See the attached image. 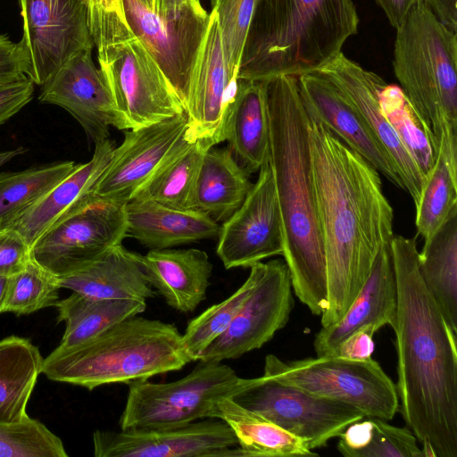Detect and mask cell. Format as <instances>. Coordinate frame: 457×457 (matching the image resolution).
<instances>
[{
    "label": "cell",
    "mask_w": 457,
    "mask_h": 457,
    "mask_svg": "<svg viewBox=\"0 0 457 457\" xmlns=\"http://www.w3.org/2000/svg\"><path fill=\"white\" fill-rule=\"evenodd\" d=\"M154 12L162 17H173L183 12L207 13L199 0H154Z\"/></svg>",
    "instance_id": "47"
},
{
    "label": "cell",
    "mask_w": 457,
    "mask_h": 457,
    "mask_svg": "<svg viewBox=\"0 0 457 457\" xmlns=\"http://www.w3.org/2000/svg\"><path fill=\"white\" fill-rule=\"evenodd\" d=\"M293 307L287 263L280 259L263 262L259 279L229 327L204 351L199 361L237 359L261 348L287 325Z\"/></svg>",
    "instance_id": "13"
},
{
    "label": "cell",
    "mask_w": 457,
    "mask_h": 457,
    "mask_svg": "<svg viewBox=\"0 0 457 457\" xmlns=\"http://www.w3.org/2000/svg\"><path fill=\"white\" fill-rule=\"evenodd\" d=\"M24 74L42 86L74 54L93 50L87 0H19Z\"/></svg>",
    "instance_id": "12"
},
{
    "label": "cell",
    "mask_w": 457,
    "mask_h": 457,
    "mask_svg": "<svg viewBox=\"0 0 457 457\" xmlns=\"http://www.w3.org/2000/svg\"><path fill=\"white\" fill-rule=\"evenodd\" d=\"M34 88L35 84L26 75L0 83V126L32 100Z\"/></svg>",
    "instance_id": "44"
},
{
    "label": "cell",
    "mask_w": 457,
    "mask_h": 457,
    "mask_svg": "<svg viewBox=\"0 0 457 457\" xmlns=\"http://www.w3.org/2000/svg\"><path fill=\"white\" fill-rule=\"evenodd\" d=\"M237 79L227 69L216 13H210L208 29L194 71L185 138L212 147L224 141L225 123L234 98Z\"/></svg>",
    "instance_id": "19"
},
{
    "label": "cell",
    "mask_w": 457,
    "mask_h": 457,
    "mask_svg": "<svg viewBox=\"0 0 457 457\" xmlns=\"http://www.w3.org/2000/svg\"><path fill=\"white\" fill-rule=\"evenodd\" d=\"M43 361L38 347L29 339L10 336L0 340V423L29 418L27 406Z\"/></svg>",
    "instance_id": "31"
},
{
    "label": "cell",
    "mask_w": 457,
    "mask_h": 457,
    "mask_svg": "<svg viewBox=\"0 0 457 457\" xmlns=\"http://www.w3.org/2000/svg\"><path fill=\"white\" fill-rule=\"evenodd\" d=\"M393 68L435 148L457 137V33L419 0L396 29Z\"/></svg>",
    "instance_id": "6"
},
{
    "label": "cell",
    "mask_w": 457,
    "mask_h": 457,
    "mask_svg": "<svg viewBox=\"0 0 457 457\" xmlns=\"http://www.w3.org/2000/svg\"><path fill=\"white\" fill-rule=\"evenodd\" d=\"M30 245L14 228L0 229V276L21 271L30 260Z\"/></svg>",
    "instance_id": "43"
},
{
    "label": "cell",
    "mask_w": 457,
    "mask_h": 457,
    "mask_svg": "<svg viewBox=\"0 0 457 457\" xmlns=\"http://www.w3.org/2000/svg\"><path fill=\"white\" fill-rule=\"evenodd\" d=\"M239 381L236 371L222 361H199L189 374L173 382H131L120 428L169 429L207 419L213 402L230 397Z\"/></svg>",
    "instance_id": "8"
},
{
    "label": "cell",
    "mask_w": 457,
    "mask_h": 457,
    "mask_svg": "<svg viewBox=\"0 0 457 457\" xmlns=\"http://www.w3.org/2000/svg\"><path fill=\"white\" fill-rule=\"evenodd\" d=\"M123 5L131 32L154 59L186 112L210 13L187 12L162 17L137 0H123Z\"/></svg>",
    "instance_id": "14"
},
{
    "label": "cell",
    "mask_w": 457,
    "mask_h": 457,
    "mask_svg": "<svg viewBox=\"0 0 457 457\" xmlns=\"http://www.w3.org/2000/svg\"><path fill=\"white\" fill-rule=\"evenodd\" d=\"M309 146L326 260L324 328L343 318L391 244L394 212L378 171L310 118Z\"/></svg>",
    "instance_id": "1"
},
{
    "label": "cell",
    "mask_w": 457,
    "mask_h": 457,
    "mask_svg": "<svg viewBox=\"0 0 457 457\" xmlns=\"http://www.w3.org/2000/svg\"><path fill=\"white\" fill-rule=\"evenodd\" d=\"M225 140L248 175L269 161L270 125L263 81L237 78L225 123Z\"/></svg>",
    "instance_id": "27"
},
{
    "label": "cell",
    "mask_w": 457,
    "mask_h": 457,
    "mask_svg": "<svg viewBox=\"0 0 457 457\" xmlns=\"http://www.w3.org/2000/svg\"><path fill=\"white\" fill-rule=\"evenodd\" d=\"M9 277L0 276V313H3V305L5 297Z\"/></svg>",
    "instance_id": "51"
},
{
    "label": "cell",
    "mask_w": 457,
    "mask_h": 457,
    "mask_svg": "<svg viewBox=\"0 0 457 457\" xmlns=\"http://www.w3.org/2000/svg\"><path fill=\"white\" fill-rule=\"evenodd\" d=\"M98 62L121 129L146 127L186 112L172 86L136 36L114 46Z\"/></svg>",
    "instance_id": "10"
},
{
    "label": "cell",
    "mask_w": 457,
    "mask_h": 457,
    "mask_svg": "<svg viewBox=\"0 0 457 457\" xmlns=\"http://www.w3.org/2000/svg\"><path fill=\"white\" fill-rule=\"evenodd\" d=\"M262 81L270 125L269 162L282 220V255L294 293L312 314L321 315L327 307L326 260L312 181L309 116L296 77Z\"/></svg>",
    "instance_id": "3"
},
{
    "label": "cell",
    "mask_w": 457,
    "mask_h": 457,
    "mask_svg": "<svg viewBox=\"0 0 457 457\" xmlns=\"http://www.w3.org/2000/svg\"><path fill=\"white\" fill-rule=\"evenodd\" d=\"M419 0H375L384 11L389 23L395 29L402 23L410 9Z\"/></svg>",
    "instance_id": "49"
},
{
    "label": "cell",
    "mask_w": 457,
    "mask_h": 457,
    "mask_svg": "<svg viewBox=\"0 0 457 457\" xmlns=\"http://www.w3.org/2000/svg\"><path fill=\"white\" fill-rule=\"evenodd\" d=\"M419 252L422 280L445 322L457 335V206Z\"/></svg>",
    "instance_id": "30"
},
{
    "label": "cell",
    "mask_w": 457,
    "mask_h": 457,
    "mask_svg": "<svg viewBox=\"0 0 457 457\" xmlns=\"http://www.w3.org/2000/svg\"><path fill=\"white\" fill-rule=\"evenodd\" d=\"M228 148L210 147L196 179L194 209L216 222L228 220L243 204L253 184Z\"/></svg>",
    "instance_id": "29"
},
{
    "label": "cell",
    "mask_w": 457,
    "mask_h": 457,
    "mask_svg": "<svg viewBox=\"0 0 457 457\" xmlns=\"http://www.w3.org/2000/svg\"><path fill=\"white\" fill-rule=\"evenodd\" d=\"M262 267V262L251 266L249 276L237 290L188 322L181 341L191 361H199L204 351L229 327L259 279Z\"/></svg>",
    "instance_id": "37"
},
{
    "label": "cell",
    "mask_w": 457,
    "mask_h": 457,
    "mask_svg": "<svg viewBox=\"0 0 457 457\" xmlns=\"http://www.w3.org/2000/svg\"><path fill=\"white\" fill-rule=\"evenodd\" d=\"M114 143L109 138L95 144L92 158L76 168L25 212L11 227L31 246L36 239L87 197L107 167Z\"/></svg>",
    "instance_id": "26"
},
{
    "label": "cell",
    "mask_w": 457,
    "mask_h": 457,
    "mask_svg": "<svg viewBox=\"0 0 457 457\" xmlns=\"http://www.w3.org/2000/svg\"><path fill=\"white\" fill-rule=\"evenodd\" d=\"M38 100L62 107L81 126L87 139L97 143L109 138V129H121L109 86L85 50L66 61L41 86Z\"/></svg>",
    "instance_id": "18"
},
{
    "label": "cell",
    "mask_w": 457,
    "mask_h": 457,
    "mask_svg": "<svg viewBox=\"0 0 457 457\" xmlns=\"http://www.w3.org/2000/svg\"><path fill=\"white\" fill-rule=\"evenodd\" d=\"M216 253L226 269L250 268L283 253V230L269 161L240 207L220 226Z\"/></svg>",
    "instance_id": "15"
},
{
    "label": "cell",
    "mask_w": 457,
    "mask_h": 457,
    "mask_svg": "<svg viewBox=\"0 0 457 457\" xmlns=\"http://www.w3.org/2000/svg\"><path fill=\"white\" fill-rule=\"evenodd\" d=\"M23 75L24 64L19 44L0 34V83Z\"/></svg>",
    "instance_id": "46"
},
{
    "label": "cell",
    "mask_w": 457,
    "mask_h": 457,
    "mask_svg": "<svg viewBox=\"0 0 457 457\" xmlns=\"http://www.w3.org/2000/svg\"><path fill=\"white\" fill-rule=\"evenodd\" d=\"M358 25L352 0H257L237 78L262 81L319 70Z\"/></svg>",
    "instance_id": "4"
},
{
    "label": "cell",
    "mask_w": 457,
    "mask_h": 457,
    "mask_svg": "<svg viewBox=\"0 0 457 457\" xmlns=\"http://www.w3.org/2000/svg\"><path fill=\"white\" fill-rule=\"evenodd\" d=\"M457 206V170L438 150L436 164L429 174L416 208V228L425 239L429 237Z\"/></svg>",
    "instance_id": "38"
},
{
    "label": "cell",
    "mask_w": 457,
    "mask_h": 457,
    "mask_svg": "<svg viewBox=\"0 0 457 457\" xmlns=\"http://www.w3.org/2000/svg\"><path fill=\"white\" fill-rule=\"evenodd\" d=\"M187 113L126 131L90 195L126 204L185 136Z\"/></svg>",
    "instance_id": "17"
},
{
    "label": "cell",
    "mask_w": 457,
    "mask_h": 457,
    "mask_svg": "<svg viewBox=\"0 0 457 457\" xmlns=\"http://www.w3.org/2000/svg\"><path fill=\"white\" fill-rule=\"evenodd\" d=\"M126 237L149 249H165L217 237L220 226L207 213L169 207L149 198L134 197L125 204Z\"/></svg>",
    "instance_id": "24"
},
{
    "label": "cell",
    "mask_w": 457,
    "mask_h": 457,
    "mask_svg": "<svg viewBox=\"0 0 457 457\" xmlns=\"http://www.w3.org/2000/svg\"><path fill=\"white\" fill-rule=\"evenodd\" d=\"M138 255L116 245L75 270L56 277L58 286L96 298L146 301L155 294Z\"/></svg>",
    "instance_id": "25"
},
{
    "label": "cell",
    "mask_w": 457,
    "mask_h": 457,
    "mask_svg": "<svg viewBox=\"0 0 457 457\" xmlns=\"http://www.w3.org/2000/svg\"><path fill=\"white\" fill-rule=\"evenodd\" d=\"M230 427L217 418L169 429L96 430V457L242 456Z\"/></svg>",
    "instance_id": "16"
},
{
    "label": "cell",
    "mask_w": 457,
    "mask_h": 457,
    "mask_svg": "<svg viewBox=\"0 0 457 457\" xmlns=\"http://www.w3.org/2000/svg\"><path fill=\"white\" fill-rule=\"evenodd\" d=\"M229 398L301 438L311 450L327 445L364 417L350 404L312 395L266 375L240 378Z\"/></svg>",
    "instance_id": "9"
},
{
    "label": "cell",
    "mask_w": 457,
    "mask_h": 457,
    "mask_svg": "<svg viewBox=\"0 0 457 457\" xmlns=\"http://www.w3.org/2000/svg\"><path fill=\"white\" fill-rule=\"evenodd\" d=\"M190 361L175 325L135 315L78 346L55 348L44 358L42 374L91 391L179 370Z\"/></svg>",
    "instance_id": "5"
},
{
    "label": "cell",
    "mask_w": 457,
    "mask_h": 457,
    "mask_svg": "<svg viewBox=\"0 0 457 457\" xmlns=\"http://www.w3.org/2000/svg\"><path fill=\"white\" fill-rule=\"evenodd\" d=\"M436 18L447 29L457 33L456 0H422Z\"/></svg>",
    "instance_id": "48"
},
{
    "label": "cell",
    "mask_w": 457,
    "mask_h": 457,
    "mask_svg": "<svg viewBox=\"0 0 457 457\" xmlns=\"http://www.w3.org/2000/svg\"><path fill=\"white\" fill-rule=\"evenodd\" d=\"M125 205L88 195L30 246V258L55 277L70 273L126 237Z\"/></svg>",
    "instance_id": "11"
},
{
    "label": "cell",
    "mask_w": 457,
    "mask_h": 457,
    "mask_svg": "<svg viewBox=\"0 0 457 457\" xmlns=\"http://www.w3.org/2000/svg\"><path fill=\"white\" fill-rule=\"evenodd\" d=\"M337 448L345 457H422L417 438L408 428L364 416L339 436Z\"/></svg>",
    "instance_id": "35"
},
{
    "label": "cell",
    "mask_w": 457,
    "mask_h": 457,
    "mask_svg": "<svg viewBox=\"0 0 457 457\" xmlns=\"http://www.w3.org/2000/svg\"><path fill=\"white\" fill-rule=\"evenodd\" d=\"M378 103L383 116L428 180L438 151L414 108L400 87L386 83L379 93Z\"/></svg>",
    "instance_id": "36"
},
{
    "label": "cell",
    "mask_w": 457,
    "mask_h": 457,
    "mask_svg": "<svg viewBox=\"0 0 457 457\" xmlns=\"http://www.w3.org/2000/svg\"><path fill=\"white\" fill-rule=\"evenodd\" d=\"M209 148L204 142H189L184 136L134 197L149 198L175 209H194L196 179Z\"/></svg>",
    "instance_id": "33"
},
{
    "label": "cell",
    "mask_w": 457,
    "mask_h": 457,
    "mask_svg": "<svg viewBox=\"0 0 457 457\" xmlns=\"http://www.w3.org/2000/svg\"><path fill=\"white\" fill-rule=\"evenodd\" d=\"M296 82L309 118L322 124L395 187L403 189L393 161L337 86L319 70L297 76Z\"/></svg>",
    "instance_id": "21"
},
{
    "label": "cell",
    "mask_w": 457,
    "mask_h": 457,
    "mask_svg": "<svg viewBox=\"0 0 457 457\" xmlns=\"http://www.w3.org/2000/svg\"><path fill=\"white\" fill-rule=\"evenodd\" d=\"M77 166L54 162L15 172L0 173V229L12 224Z\"/></svg>",
    "instance_id": "34"
},
{
    "label": "cell",
    "mask_w": 457,
    "mask_h": 457,
    "mask_svg": "<svg viewBox=\"0 0 457 457\" xmlns=\"http://www.w3.org/2000/svg\"><path fill=\"white\" fill-rule=\"evenodd\" d=\"M138 258L151 287L172 309L191 312L206 298L212 263L204 251L150 249Z\"/></svg>",
    "instance_id": "23"
},
{
    "label": "cell",
    "mask_w": 457,
    "mask_h": 457,
    "mask_svg": "<svg viewBox=\"0 0 457 457\" xmlns=\"http://www.w3.org/2000/svg\"><path fill=\"white\" fill-rule=\"evenodd\" d=\"M89 27L98 61L117 45L134 37L126 20L123 0H87Z\"/></svg>",
    "instance_id": "42"
},
{
    "label": "cell",
    "mask_w": 457,
    "mask_h": 457,
    "mask_svg": "<svg viewBox=\"0 0 457 457\" xmlns=\"http://www.w3.org/2000/svg\"><path fill=\"white\" fill-rule=\"evenodd\" d=\"M59 290L57 278L30 259L21 271L9 277L3 313L28 315L54 306Z\"/></svg>",
    "instance_id": "39"
},
{
    "label": "cell",
    "mask_w": 457,
    "mask_h": 457,
    "mask_svg": "<svg viewBox=\"0 0 457 457\" xmlns=\"http://www.w3.org/2000/svg\"><path fill=\"white\" fill-rule=\"evenodd\" d=\"M217 15L227 69L237 78L239 63L257 0H211Z\"/></svg>",
    "instance_id": "41"
},
{
    "label": "cell",
    "mask_w": 457,
    "mask_h": 457,
    "mask_svg": "<svg viewBox=\"0 0 457 457\" xmlns=\"http://www.w3.org/2000/svg\"><path fill=\"white\" fill-rule=\"evenodd\" d=\"M263 375L312 395L350 404L366 417L387 421L398 411L395 384L372 358L356 361L323 355L284 361L268 354Z\"/></svg>",
    "instance_id": "7"
},
{
    "label": "cell",
    "mask_w": 457,
    "mask_h": 457,
    "mask_svg": "<svg viewBox=\"0 0 457 457\" xmlns=\"http://www.w3.org/2000/svg\"><path fill=\"white\" fill-rule=\"evenodd\" d=\"M319 71L337 86L386 150L395 164L403 190L409 193L416 207L427 180L380 111L378 97L385 80L347 58L343 52Z\"/></svg>",
    "instance_id": "20"
},
{
    "label": "cell",
    "mask_w": 457,
    "mask_h": 457,
    "mask_svg": "<svg viewBox=\"0 0 457 457\" xmlns=\"http://www.w3.org/2000/svg\"><path fill=\"white\" fill-rule=\"evenodd\" d=\"M208 418L225 421L234 432L243 457H313L305 442L228 396L212 404Z\"/></svg>",
    "instance_id": "28"
},
{
    "label": "cell",
    "mask_w": 457,
    "mask_h": 457,
    "mask_svg": "<svg viewBox=\"0 0 457 457\" xmlns=\"http://www.w3.org/2000/svg\"><path fill=\"white\" fill-rule=\"evenodd\" d=\"M397 304V287L391 244L378 254L371 271L360 293L343 318L321 328L313 347L317 356L331 355L342 341L365 325L379 330L394 324Z\"/></svg>",
    "instance_id": "22"
},
{
    "label": "cell",
    "mask_w": 457,
    "mask_h": 457,
    "mask_svg": "<svg viewBox=\"0 0 457 457\" xmlns=\"http://www.w3.org/2000/svg\"><path fill=\"white\" fill-rule=\"evenodd\" d=\"M58 322L65 323L59 345L61 350L78 346L121 320L138 315L146 309V301L96 298L72 292L58 300Z\"/></svg>",
    "instance_id": "32"
},
{
    "label": "cell",
    "mask_w": 457,
    "mask_h": 457,
    "mask_svg": "<svg viewBox=\"0 0 457 457\" xmlns=\"http://www.w3.org/2000/svg\"><path fill=\"white\" fill-rule=\"evenodd\" d=\"M25 152H27V149L23 146H19L12 150L0 151V168L16 156L23 154Z\"/></svg>",
    "instance_id": "50"
},
{
    "label": "cell",
    "mask_w": 457,
    "mask_h": 457,
    "mask_svg": "<svg viewBox=\"0 0 457 457\" xmlns=\"http://www.w3.org/2000/svg\"><path fill=\"white\" fill-rule=\"evenodd\" d=\"M376 332L373 325H365L345 338L331 355L356 361L371 358Z\"/></svg>",
    "instance_id": "45"
},
{
    "label": "cell",
    "mask_w": 457,
    "mask_h": 457,
    "mask_svg": "<svg viewBox=\"0 0 457 457\" xmlns=\"http://www.w3.org/2000/svg\"><path fill=\"white\" fill-rule=\"evenodd\" d=\"M62 441L39 420L0 423V457H67Z\"/></svg>",
    "instance_id": "40"
},
{
    "label": "cell",
    "mask_w": 457,
    "mask_h": 457,
    "mask_svg": "<svg viewBox=\"0 0 457 457\" xmlns=\"http://www.w3.org/2000/svg\"><path fill=\"white\" fill-rule=\"evenodd\" d=\"M391 251L398 410L423 457H457V335L422 280L416 240L394 236Z\"/></svg>",
    "instance_id": "2"
},
{
    "label": "cell",
    "mask_w": 457,
    "mask_h": 457,
    "mask_svg": "<svg viewBox=\"0 0 457 457\" xmlns=\"http://www.w3.org/2000/svg\"><path fill=\"white\" fill-rule=\"evenodd\" d=\"M140 4H142L144 6H145L146 8L154 11V0H137Z\"/></svg>",
    "instance_id": "52"
}]
</instances>
